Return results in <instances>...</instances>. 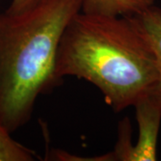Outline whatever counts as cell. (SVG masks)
Instances as JSON below:
<instances>
[{"instance_id":"obj_1","label":"cell","mask_w":161,"mask_h":161,"mask_svg":"<svg viewBox=\"0 0 161 161\" xmlns=\"http://www.w3.org/2000/svg\"><path fill=\"white\" fill-rule=\"evenodd\" d=\"M56 75L61 80L75 76L91 82L118 113L153 92L158 65L149 40L131 16L80 11L60 40Z\"/></svg>"},{"instance_id":"obj_2","label":"cell","mask_w":161,"mask_h":161,"mask_svg":"<svg viewBox=\"0 0 161 161\" xmlns=\"http://www.w3.org/2000/svg\"><path fill=\"white\" fill-rule=\"evenodd\" d=\"M82 1L48 0L20 14L0 13V122L12 133L29 122L40 95L62 83L58 47Z\"/></svg>"},{"instance_id":"obj_3","label":"cell","mask_w":161,"mask_h":161,"mask_svg":"<svg viewBox=\"0 0 161 161\" xmlns=\"http://www.w3.org/2000/svg\"><path fill=\"white\" fill-rule=\"evenodd\" d=\"M138 123V141L133 146L132 161L157 160V145L161 123V101L153 93L134 106Z\"/></svg>"},{"instance_id":"obj_4","label":"cell","mask_w":161,"mask_h":161,"mask_svg":"<svg viewBox=\"0 0 161 161\" xmlns=\"http://www.w3.org/2000/svg\"><path fill=\"white\" fill-rule=\"evenodd\" d=\"M131 17L155 52L158 65V80L152 93L161 101V8L153 5Z\"/></svg>"},{"instance_id":"obj_5","label":"cell","mask_w":161,"mask_h":161,"mask_svg":"<svg viewBox=\"0 0 161 161\" xmlns=\"http://www.w3.org/2000/svg\"><path fill=\"white\" fill-rule=\"evenodd\" d=\"M155 0H83L81 12L89 14L132 16L154 5Z\"/></svg>"},{"instance_id":"obj_6","label":"cell","mask_w":161,"mask_h":161,"mask_svg":"<svg viewBox=\"0 0 161 161\" xmlns=\"http://www.w3.org/2000/svg\"><path fill=\"white\" fill-rule=\"evenodd\" d=\"M132 125L128 117H125L119 123L118 141L115 149L107 154L93 157L92 158H84L83 160L92 161H132Z\"/></svg>"},{"instance_id":"obj_7","label":"cell","mask_w":161,"mask_h":161,"mask_svg":"<svg viewBox=\"0 0 161 161\" xmlns=\"http://www.w3.org/2000/svg\"><path fill=\"white\" fill-rule=\"evenodd\" d=\"M0 122V161H33L37 155L34 151L16 142Z\"/></svg>"},{"instance_id":"obj_8","label":"cell","mask_w":161,"mask_h":161,"mask_svg":"<svg viewBox=\"0 0 161 161\" xmlns=\"http://www.w3.org/2000/svg\"><path fill=\"white\" fill-rule=\"evenodd\" d=\"M48 0H12L6 11L10 14H20L34 9Z\"/></svg>"}]
</instances>
